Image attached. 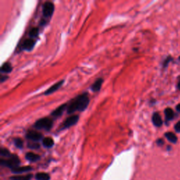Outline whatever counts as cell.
Masks as SVG:
<instances>
[{
	"instance_id": "cell-1",
	"label": "cell",
	"mask_w": 180,
	"mask_h": 180,
	"mask_svg": "<svg viewBox=\"0 0 180 180\" xmlns=\"http://www.w3.org/2000/svg\"><path fill=\"white\" fill-rule=\"evenodd\" d=\"M89 103V98L87 93L78 96L68 106L67 112L71 114L76 111H83Z\"/></svg>"
},
{
	"instance_id": "cell-2",
	"label": "cell",
	"mask_w": 180,
	"mask_h": 180,
	"mask_svg": "<svg viewBox=\"0 0 180 180\" xmlns=\"http://www.w3.org/2000/svg\"><path fill=\"white\" fill-rule=\"evenodd\" d=\"M20 163H21V161H20L19 158L15 154L11 155V156L8 158V159L0 160V164H1V165L11 168V170L19 167Z\"/></svg>"
},
{
	"instance_id": "cell-3",
	"label": "cell",
	"mask_w": 180,
	"mask_h": 180,
	"mask_svg": "<svg viewBox=\"0 0 180 180\" xmlns=\"http://www.w3.org/2000/svg\"><path fill=\"white\" fill-rule=\"evenodd\" d=\"M53 126V120L50 118H43L37 120L34 124V128L38 129H45L49 131Z\"/></svg>"
},
{
	"instance_id": "cell-4",
	"label": "cell",
	"mask_w": 180,
	"mask_h": 180,
	"mask_svg": "<svg viewBox=\"0 0 180 180\" xmlns=\"http://www.w3.org/2000/svg\"><path fill=\"white\" fill-rule=\"evenodd\" d=\"M53 11H54V5L53 3L51 2H45L42 7V14L44 18H49L52 16Z\"/></svg>"
},
{
	"instance_id": "cell-5",
	"label": "cell",
	"mask_w": 180,
	"mask_h": 180,
	"mask_svg": "<svg viewBox=\"0 0 180 180\" xmlns=\"http://www.w3.org/2000/svg\"><path fill=\"white\" fill-rule=\"evenodd\" d=\"M79 120V116L78 115H72L71 116L68 117L64 120V122L62 124V129L69 128L72 125H75L78 122Z\"/></svg>"
},
{
	"instance_id": "cell-6",
	"label": "cell",
	"mask_w": 180,
	"mask_h": 180,
	"mask_svg": "<svg viewBox=\"0 0 180 180\" xmlns=\"http://www.w3.org/2000/svg\"><path fill=\"white\" fill-rule=\"evenodd\" d=\"M25 137L32 142H38L42 139V134L36 131H29L25 135Z\"/></svg>"
},
{
	"instance_id": "cell-7",
	"label": "cell",
	"mask_w": 180,
	"mask_h": 180,
	"mask_svg": "<svg viewBox=\"0 0 180 180\" xmlns=\"http://www.w3.org/2000/svg\"><path fill=\"white\" fill-rule=\"evenodd\" d=\"M63 82H64V80H60V81H58V82L53 84L52 87H50L49 89H47L46 90V92H44V95H49L51 94H52V93L55 92L56 91H57V90L60 88L62 85H63Z\"/></svg>"
},
{
	"instance_id": "cell-8",
	"label": "cell",
	"mask_w": 180,
	"mask_h": 180,
	"mask_svg": "<svg viewBox=\"0 0 180 180\" xmlns=\"http://www.w3.org/2000/svg\"><path fill=\"white\" fill-rule=\"evenodd\" d=\"M35 42L32 39H26L22 44V49L27 51H30L33 49Z\"/></svg>"
},
{
	"instance_id": "cell-9",
	"label": "cell",
	"mask_w": 180,
	"mask_h": 180,
	"mask_svg": "<svg viewBox=\"0 0 180 180\" xmlns=\"http://www.w3.org/2000/svg\"><path fill=\"white\" fill-rule=\"evenodd\" d=\"M67 107V104L66 103H64L63 105H61L59 107H58L57 108H56L54 111H53L52 112V115L53 117H55V118H58V117H60L61 115L63 114V112H64L65 110L66 109Z\"/></svg>"
},
{
	"instance_id": "cell-10",
	"label": "cell",
	"mask_w": 180,
	"mask_h": 180,
	"mask_svg": "<svg viewBox=\"0 0 180 180\" xmlns=\"http://www.w3.org/2000/svg\"><path fill=\"white\" fill-rule=\"evenodd\" d=\"M32 170V168L30 166H22V167H18L11 170V172L14 174H21L22 172H30Z\"/></svg>"
},
{
	"instance_id": "cell-11",
	"label": "cell",
	"mask_w": 180,
	"mask_h": 180,
	"mask_svg": "<svg viewBox=\"0 0 180 180\" xmlns=\"http://www.w3.org/2000/svg\"><path fill=\"white\" fill-rule=\"evenodd\" d=\"M103 82V80L102 78H98L96 80L94 83L92 84V85L91 86V90L94 92H98L101 89V86H102V84Z\"/></svg>"
},
{
	"instance_id": "cell-12",
	"label": "cell",
	"mask_w": 180,
	"mask_h": 180,
	"mask_svg": "<svg viewBox=\"0 0 180 180\" xmlns=\"http://www.w3.org/2000/svg\"><path fill=\"white\" fill-rule=\"evenodd\" d=\"M152 122L156 127H160L162 125V120L158 112H154L152 116Z\"/></svg>"
},
{
	"instance_id": "cell-13",
	"label": "cell",
	"mask_w": 180,
	"mask_h": 180,
	"mask_svg": "<svg viewBox=\"0 0 180 180\" xmlns=\"http://www.w3.org/2000/svg\"><path fill=\"white\" fill-rule=\"evenodd\" d=\"M25 158L29 160L30 162H36L40 158V156L38 154L32 153V152H28V153L25 154Z\"/></svg>"
},
{
	"instance_id": "cell-14",
	"label": "cell",
	"mask_w": 180,
	"mask_h": 180,
	"mask_svg": "<svg viewBox=\"0 0 180 180\" xmlns=\"http://www.w3.org/2000/svg\"><path fill=\"white\" fill-rule=\"evenodd\" d=\"M33 177L32 174H28L25 175H16L11 177V180H31Z\"/></svg>"
},
{
	"instance_id": "cell-15",
	"label": "cell",
	"mask_w": 180,
	"mask_h": 180,
	"mask_svg": "<svg viewBox=\"0 0 180 180\" xmlns=\"http://www.w3.org/2000/svg\"><path fill=\"white\" fill-rule=\"evenodd\" d=\"M42 144L46 148H51L52 147L54 144V142H53V139L51 137H45L42 140Z\"/></svg>"
},
{
	"instance_id": "cell-16",
	"label": "cell",
	"mask_w": 180,
	"mask_h": 180,
	"mask_svg": "<svg viewBox=\"0 0 180 180\" xmlns=\"http://www.w3.org/2000/svg\"><path fill=\"white\" fill-rule=\"evenodd\" d=\"M35 178L36 180H50V176L48 173L38 172L35 174Z\"/></svg>"
},
{
	"instance_id": "cell-17",
	"label": "cell",
	"mask_w": 180,
	"mask_h": 180,
	"mask_svg": "<svg viewBox=\"0 0 180 180\" xmlns=\"http://www.w3.org/2000/svg\"><path fill=\"white\" fill-rule=\"evenodd\" d=\"M165 137L167 138V139L171 143H176L177 142V137L172 132H166L165 134Z\"/></svg>"
},
{
	"instance_id": "cell-18",
	"label": "cell",
	"mask_w": 180,
	"mask_h": 180,
	"mask_svg": "<svg viewBox=\"0 0 180 180\" xmlns=\"http://www.w3.org/2000/svg\"><path fill=\"white\" fill-rule=\"evenodd\" d=\"M165 115L167 120H172L174 117V112L173 110L170 108H167L165 110Z\"/></svg>"
},
{
	"instance_id": "cell-19",
	"label": "cell",
	"mask_w": 180,
	"mask_h": 180,
	"mask_svg": "<svg viewBox=\"0 0 180 180\" xmlns=\"http://www.w3.org/2000/svg\"><path fill=\"white\" fill-rule=\"evenodd\" d=\"M12 70V66L10 63H4L1 67L0 72L2 73H8Z\"/></svg>"
},
{
	"instance_id": "cell-20",
	"label": "cell",
	"mask_w": 180,
	"mask_h": 180,
	"mask_svg": "<svg viewBox=\"0 0 180 180\" xmlns=\"http://www.w3.org/2000/svg\"><path fill=\"white\" fill-rule=\"evenodd\" d=\"M0 155L2 157H6V158H9L11 156V154L10 153V151L8 150L7 148H1V149H0Z\"/></svg>"
},
{
	"instance_id": "cell-21",
	"label": "cell",
	"mask_w": 180,
	"mask_h": 180,
	"mask_svg": "<svg viewBox=\"0 0 180 180\" xmlns=\"http://www.w3.org/2000/svg\"><path fill=\"white\" fill-rule=\"evenodd\" d=\"M13 142L17 148H22V146H23V142H22V139H20V138H16V139H14Z\"/></svg>"
},
{
	"instance_id": "cell-22",
	"label": "cell",
	"mask_w": 180,
	"mask_h": 180,
	"mask_svg": "<svg viewBox=\"0 0 180 180\" xmlns=\"http://www.w3.org/2000/svg\"><path fill=\"white\" fill-rule=\"evenodd\" d=\"M39 34V29L38 28H33L30 30L29 35L31 38H36Z\"/></svg>"
},
{
	"instance_id": "cell-23",
	"label": "cell",
	"mask_w": 180,
	"mask_h": 180,
	"mask_svg": "<svg viewBox=\"0 0 180 180\" xmlns=\"http://www.w3.org/2000/svg\"><path fill=\"white\" fill-rule=\"evenodd\" d=\"M28 147L32 149H38L39 148V144H38V143H34V142H32L28 143Z\"/></svg>"
},
{
	"instance_id": "cell-24",
	"label": "cell",
	"mask_w": 180,
	"mask_h": 180,
	"mask_svg": "<svg viewBox=\"0 0 180 180\" xmlns=\"http://www.w3.org/2000/svg\"><path fill=\"white\" fill-rule=\"evenodd\" d=\"M174 129L177 132H180V121L177 122L174 125Z\"/></svg>"
},
{
	"instance_id": "cell-25",
	"label": "cell",
	"mask_w": 180,
	"mask_h": 180,
	"mask_svg": "<svg viewBox=\"0 0 180 180\" xmlns=\"http://www.w3.org/2000/svg\"><path fill=\"white\" fill-rule=\"evenodd\" d=\"M171 61V58L170 57H168L166 60H165V61L163 62V67L165 68L166 66H168V64L169 63V62Z\"/></svg>"
},
{
	"instance_id": "cell-26",
	"label": "cell",
	"mask_w": 180,
	"mask_h": 180,
	"mask_svg": "<svg viewBox=\"0 0 180 180\" xmlns=\"http://www.w3.org/2000/svg\"><path fill=\"white\" fill-rule=\"evenodd\" d=\"M7 78H8L7 76H6V75H1V77H0V82H1V83L4 82L6 80H7Z\"/></svg>"
},
{
	"instance_id": "cell-27",
	"label": "cell",
	"mask_w": 180,
	"mask_h": 180,
	"mask_svg": "<svg viewBox=\"0 0 180 180\" xmlns=\"http://www.w3.org/2000/svg\"><path fill=\"white\" fill-rule=\"evenodd\" d=\"M156 143H157V144H158V145H159V146H162V145L164 144V142H163V140L161 139H158V140H157V142H156Z\"/></svg>"
},
{
	"instance_id": "cell-28",
	"label": "cell",
	"mask_w": 180,
	"mask_h": 180,
	"mask_svg": "<svg viewBox=\"0 0 180 180\" xmlns=\"http://www.w3.org/2000/svg\"><path fill=\"white\" fill-rule=\"evenodd\" d=\"M177 88H178L179 90H180V77L179 78L178 82H177Z\"/></svg>"
},
{
	"instance_id": "cell-29",
	"label": "cell",
	"mask_w": 180,
	"mask_h": 180,
	"mask_svg": "<svg viewBox=\"0 0 180 180\" xmlns=\"http://www.w3.org/2000/svg\"><path fill=\"white\" fill-rule=\"evenodd\" d=\"M176 109H177V111L180 112V103H179L178 105H177V106H176Z\"/></svg>"
},
{
	"instance_id": "cell-30",
	"label": "cell",
	"mask_w": 180,
	"mask_h": 180,
	"mask_svg": "<svg viewBox=\"0 0 180 180\" xmlns=\"http://www.w3.org/2000/svg\"><path fill=\"white\" fill-rule=\"evenodd\" d=\"M179 60H180V57H179Z\"/></svg>"
}]
</instances>
